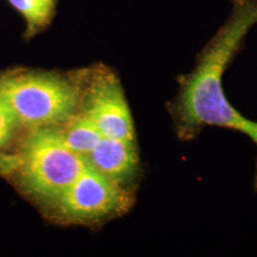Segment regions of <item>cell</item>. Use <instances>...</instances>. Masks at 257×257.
Returning a JSON list of instances; mask_svg holds the SVG:
<instances>
[{"mask_svg": "<svg viewBox=\"0 0 257 257\" xmlns=\"http://www.w3.org/2000/svg\"><path fill=\"white\" fill-rule=\"evenodd\" d=\"M64 123L60 131L66 144L74 153L86 158L100 141L101 133L84 110L74 112Z\"/></svg>", "mask_w": 257, "mask_h": 257, "instance_id": "cell-7", "label": "cell"}, {"mask_svg": "<svg viewBox=\"0 0 257 257\" xmlns=\"http://www.w3.org/2000/svg\"><path fill=\"white\" fill-rule=\"evenodd\" d=\"M18 125V120L13 110L0 94V150L9 143Z\"/></svg>", "mask_w": 257, "mask_h": 257, "instance_id": "cell-9", "label": "cell"}, {"mask_svg": "<svg viewBox=\"0 0 257 257\" xmlns=\"http://www.w3.org/2000/svg\"><path fill=\"white\" fill-rule=\"evenodd\" d=\"M131 195L122 185L89 165L63 193L50 203L61 219L98 220L128 208Z\"/></svg>", "mask_w": 257, "mask_h": 257, "instance_id": "cell-4", "label": "cell"}, {"mask_svg": "<svg viewBox=\"0 0 257 257\" xmlns=\"http://www.w3.org/2000/svg\"><path fill=\"white\" fill-rule=\"evenodd\" d=\"M84 111L103 137L136 141L134 122L122 88L110 72L92 76L85 93Z\"/></svg>", "mask_w": 257, "mask_h": 257, "instance_id": "cell-5", "label": "cell"}, {"mask_svg": "<svg viewBox=\"0 0 257 257\" xmlns=\"http://www.w3.org/2000/svg\"><path fill=\"white\" fill-rule=\"evenodd\" d=\"M86 160L94 170L121 185L135 178L139 170L136 141L119 138L102 137Z\"/></svg>", "mask_w": 257, "mask_h": 257, "instance_id": "cell-6", "label": "cell"}, {"mask_svg": "<svg viewBox=\"0 0 257 257\" xmlns=\"http://www.w3.org/2000/svg\"><path fill=\"white\" fill-rule=\"evenodd\" d=\"M0 94L18 123L33 128L65 122L75 112L81 98V91L73 81L35 72L1 74Z\"/></svg>", "mask_w": 257, "mask_h": 257, "instance_id": "cell-3", "label": "cell"}, {"mask_svg": "<svg viewBox=\"0 0 257 257\" xmlns=\"http://www.w3.org/2000/svg\"><path fill=\"white\" fill-rule=\"evenodd\" d=\"M26 22V37H31L50 24L54 17L55 0H7Z\"/></svg>", "mask_w": 257, "mask_h": 257, "instance_id": "cell-8", "label": "cell"}, {"mask_svg": "<svg viewBox=\"0 0 257 257\" xmlns=\"http://www.w3.org/2000/svg\"><path fill=\"white\" fill-rule=\"evenodd\" d=\"M231 3L229 18L197 54L193 71L180 77L172 110L182 140H193L206 127L217 126L244 134L257 147V122L244 117L230 104L222 84L248 30L257 23V0ZM253 189L257 193V159Z\"/></svg>", "mask_w": 257, "mask_h": 257, "instance_id": "cell-1", "label": "cell"}, {"mask_svg": "<svg viewBox=\"0 0 257 257\" xmlns=\"http://www.w3.org/2000/svg\"><path fill=\"white\" fill-rule=\"evenodd\" d=\"M88 166L66 144L60 128H34L19 152L2 157L0 169L13 172L26 193L53 202Z\"/></svg>", "mask_w": 257, "mask_h": 257, "instance_id": "cell-2", "label": "cell"}]
</instances>
